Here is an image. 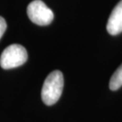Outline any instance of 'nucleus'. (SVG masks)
<instances>
[{
  "label": "nucleus",
  "instance_id": "f257e3e1",
  "mask_svg": "<svg viewBox=\"0 0 122 122\" xmlns=\"http://www.w3.org/2000/svg\"><path fill=\"white\" fill-rule=\"evenodd\" d=\"M63 89V75L60 71H53L46 77L42 88V100L45 105L52 106L60 99Z\"/></svg>",
  "mask_w": 122,
  "mask_h": 122
},
{
  "label": "nucleus",
  "instance_id": "f03ea898",
  "mask_svg": "<svg viewBox=\"0 0 122 122\" xmlns=\"http://www.w3.org/2000/svg\"><path fill=\"white\" fill-rule=\"evenodd\" d=\"M28 54L20 44H11L5 49L0 57V66L5 70L16 68L25 63Z\"/></svg>",
  "mask_w": 122,
  "mask_h": 122
},
{
  "label": "nucleus",
  "instance_id": "7ed1b4c3",
  "mask_svg": "<svg viewBox=\"0 0 122 122\" xmlns=\"http://www.w3.org/2000/svg\"><path fill=\"white\" fill-rule=\"evenodd\" d=\"M28 17L38 25H48L53 20V13L42 0H34L27 6Z\"/></svg>",
  "mask_w": 122,
  "mask_h": 122
},
{
  "label": "nucleus",
  "instance_id": "20e7f679",
  "mask_svg": "<svg viewBox=\"0 0 122 122\" xmlns=\"http://www.w3.org/2000/svg\"><path fill=\"white\" fill-rule=\"evenodd\" d=\"M107 31L111 35H117L122 32V0L117 4L109 15Z\"/></svg>",
  "mask_w": 122,
  "mask_h": 122
},
{
  "label": "nucleus",
  "instance_id": "39448f33",
  "mask_svg": "<svg viewBox=\"0 0 122 122\" xmlns=\"http://www.w3.org/2000/svg\"><path fill=\"white\" fill-rule=\"evenodd\" d=\"M122 86V64L115 71L109 81V89L111 91H117Z\"/></svg>",
  "mask_w": 122,
  "mask_h": 122
},
{
  "label": "nucleus",
  "instance_id": "423d86ee",
  "mask_svg": "<svg viewBox=\"0 0 122 122\" xmlns=\"http://www.w3.org/2000/svg\"><path fill=\"white\" fill-rule=\"evenodd\" d=\"M6 30V22L2 16H0V39Z\"/></svg>",
  "mask_w": 122,
  "mask_h": 122
}]
</instances>
